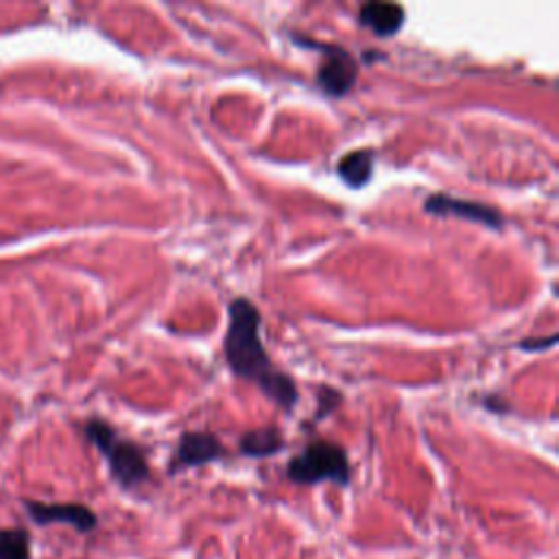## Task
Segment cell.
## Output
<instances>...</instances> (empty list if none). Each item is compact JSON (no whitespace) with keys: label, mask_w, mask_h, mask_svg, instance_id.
<instances>
[{"label":"cell","mask_w":559,"mask_h":559,"mask_svg":"<svg viewBox=\"0 0 559 559\" xmlns=\"http://www.w3.org/2000/svg\"><path fill=\"white\" fill-rule=\"evenodd\" d=\"M227 317L223 356L229 371L240 380L253 382L282 411H293L299 402L297 382L271 360L260 336L262 317L258 306L245 295L234 297L227 306Z\"/></svg>","instance_id":"obj_1"},{"label":"cell","mask_w":559,"mask_h":559,"mask_svg":"<svg viewBox=\"0 0 559 559\" xmlns=\"http://www.w3.org/2000/svg\"><path fill=\"white\" fill-rule=\"evenodd\" d=\"M85 439L103 454L111 480L122 491H135L153 480V469L142 445L118 435L105 419L92 417L83 426Z\"/></svg>","instance_id":"obj_2"},{"label":"cell","mask_w":559,"mask_h":559,"mask_svg":"<svg viewBox=\"0 0 559 559\" xmlns=\"http://www.w3.org/2000/svg\"><path fill=\"white\" fill-rule=\"evenodd\" d=\"M284 476L299 487H314L321 483L349 487L352 483L349 454L341 443L314 437L297 454H293L286 461Z\"/></svg>","instance_id":"obj_3"},{"label":"cell","mask_w":559,"mask_h":559,"mask_svg":"<svg viewBox=\"0 0 559 559\" xmlns=\"http://www.w3.org/2000/svg\"><path fill=\"white\" fill-rule=\"evenodd\" d=\"M297 44L321 50V63L317 68V87L332 98H343L347 96L358 79V63L352 57L349 50H345L338 44H321L312 39H304L299 35L293 37Z\"/></svg>","instance_id":"obj_4"},{"label":"cell","mask_w":559,"mask_h":559,"mask_svg":"<svg viewBox=\"0 0 559 559\" xmlns=\"http://www.w3.org/2000/svg\"><path fill=\"white\" fill-rule=\"evenodd\" d=\"M225 456H227V448L214 432L186 430V432H181V437L168 459V474L205 467L216 461H223Z\"/></svg>","instance_id":"obj_5"},{"label":"cell","mask_w":559,"mask_h":559,"mask_svg":"<svg viewBox=\"0 0 559 559\" xmlns=\"http://www.w3.org/2000/svg\"><path fill=\"white\" fill-rule=\"evenodd\" d=\"M424 212L430 216H452L463 218L469 223H478L487 229L500 231L504 227V214L487 203L472 201V199H459L445 192H432L424 199Z\"/></svg>","instance_id":"obj_6"},{"label":"cell","mask_w":559,"mask_h":559,"mask_svg":"<svg viewBox=\"0 0 559 559\" xmlns=\"http://www.w3.org/2000/svg\"><path fill=\"white\" fill-rule=\"evenodd\" d=\"M24 509L28 518L39 526L66 524L76 533L87 535L98 528V513L83 502H41V500H24Z\"/></svg>","instance_id":"obj_7"},{"label":"cell","mask_w":559,"mask_h":559,"mask_svg":"<svg viewBox=\"0 0 559 559\" xmlns=\"http://www.w3.org/2000/svg\"><path fill=\"white\" fill-rule=\"evenodd\" d=\"M358 22L378 37H393L404 24V9L397 2H365L360 4Z\"/></svg>","instance_id":"obj_8"},{"label":"cell","mask_w":559,"mask_h":559,"mask_svg":"<svg viewBox=\"0 0 559 559\" xmlns=\"http://www.w3.org/2000/svg\"><path fill=\"white\" fill-rule=\"evenodd\" d=\"M286 448V439L277 426H260L238 437V452L247 459H269Z\"/></svg>","instance_id":"obj_9"},{"label":"cell","mask_w":559,"mask_h":559,"mask_svg":"<svg viewBox=\"0 0 559 559\" xmlns=\"http://www.w3.org/2000/svg\"><path fill=\"white\" fill-rule=\"evenodd\" d=\"M376 153L371 148H356L345 153L336 164V175L352 190H360L371 181Z\"/></svg>","instance_id":"obj_10"},{"label":"cell","mask_w":559,"mask_h":559,"mask_svg":"<svg viewBox=\"0 0 559 559\" xmlns=\"http://www.w3.org/2000/svg\"><path fill=\"white\" fill-rule=\"evenodd\" d=\"M33 544L26 528H0V559H31Z\"/></svg>","instance_id":"obj_11"},{"label":"cell","mask_w":559,"mask_h":559,"mask_svg":"<svg viewBox=\"0 0 559 559\" xmlns=\"http://www.w3.org/2000/svg\"><path fill=\"white\" fill-rule=\"evenodd\" d=\"M343 402V395L338 389L328 386V384H319L317 386V411L312 415V421H321L323 417H328L332 411H336Z\"/></svg>","instance_id":"obj_12"},{"label":"cell","mask_w":559,"mask_h":559,"mask_svg":"<svg viewBox=\"0 0 559 559\" xmlns=\"http://www.w3.org/2000/svg\"><path fill=\"white\" fill-rule=\"evenodd\" d=\"M559 341L557 334H548V336H533V338H524L518 343V349L522 352H546L550 347H555V343Z\"/></svg>","instance_id":"obj_13"}]
</instances>
